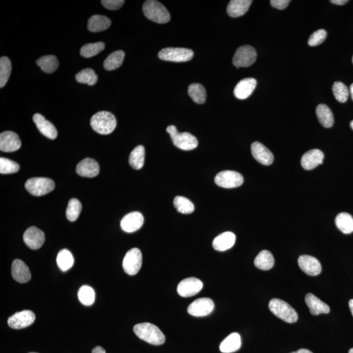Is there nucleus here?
Masks as SVG:
<instances>
[{"instance_id": "obj_4", "label": "nucleus", "mask_w": 353, "mask_h": 353, "mask_svg": "<svg viewBox=\"0 0 353 353\" xmlns=\"http://www.w3.org/2000/svg\"><path fill=\"white\" fill-rule=\"evenodd\" d=\"M271 312L280 319L288 323H295L299 319L297 311L284 300L273 299L269 303Z\"/></svg>"}, {"instance_id": "obj_13", "label": "nucleus", "mask_w": 353, "mask_h": 353, "mask_svg": "<svg viewBox=\"0 0 353 353\" xmlns=\"http://www.w3.org/2000/svg\"><path fill=\"white\" fill-rule=\"evenodd\" d=\"M203 282L195 277H189L183 279L179 283L178 292L181 297L188 298L193 297L200 292L203 288Z\"/></svg>"}, {"instance_id": "obj_40", "label": "nucleus", "mask_w": 353, "mask_h": 353, "mask_svg": "<svg viewBox=\"0 0 353 353\" xmlns=\"http://www.w3.org/2000/svg\"><path fill=\"white\" fill-rule=\"evenodd\" d=\"M76 79L77 82L87 84L89 86H93L98 81V76L94 71L90 68L81 70L76 74Z\"/></svg>"}, {"instance_id": "obj_5", "label": "nucleus", "mask_w": 353, "mask_h": 353, "mask_svg": "<svg viewBox=\"0 0 353 353\" xmlns=\"http://www.w3.org/2000/svg\"><path fill=\"white\" fill-rule=\"evenodd\" d=\"M166 131L170 136L174 145L179 149L183 151H191L198 147L197 138L189 132L180 133L173 125L167 127Z\"/></svg>"}, {"instance_id": "obj_35", "label": "nucleus", "mask_w": 353, "mask_h": 353, "mask_svg": "<svg viewBox=\"0 0 353 353\" xmlns=\"http://www.w3.org/2000/svg\"><path fill=\"white\" fill-rule=\"evenodd\" d=\"M188 93L194 102L198 104H203L206 102V90L199 83H193L189 86Z\"/></svg>"}, {"instance_id": "obj_34", "label": "nucleus", "mask_w": 353, "mask_h": 353, "mask_svg": "<svg viewBox=\"0 0 353 353\" xmlns=\"http://www.w3.org/2000/svg\"><path fill=\"white\" fill-rule=\"evenodd\" d=\"M145 148L143 145H138L130 153L129 163L132 168L138 170L142 168L145 162Z\"/></svg>"}, {"instance_id": "obj_25", "label": "nucleus", "mask_w": 353, "mask_h": 353, "mask_svg": "<svg viewBox=\"0 0 353 353\" xmlns=\"http://www.w3.org/2000/svg\"><path fill=\"white\" fill-rule=\"evenodd\" d=\"M253 3L251 0H231L227 7L229 17L237 18L246 14Z\"/></svg>"}, {"instance_id": "obj_39", "label": "nucleus", "mask_w": 353, "mask_h": 353, "mask_svg": "<svg viewBox=\"0 0 353 353\" xmlns=\"http://www.w3.org/2000/svg\"><path fill=\"white\" fill-rule=\"evenodd\" d=\"M174 206L177 211L183 214H191L194 211L193 203L188 198L183 196H176L173 200Z\"/></svg>"}, {"instance_id": "obj_27", "label": "nucleus", "mask_w": 353, "mask_h": 353, "mask_svg": "<svg viewBox=\"0 0 353 353\" xmlns=\"http://www.w3.org/2000/svg\"><path fill=\"white\" fill-rule=\"evenodd\" d=\"M242 346L241 336L238 333H231L221 342L220 351L223 353H231L237 351Z\"/></svg>"}, {"instance_id": "obj_16", "label": "nucleus", "mask_w": 353, "mask_h": 353, "mask_svg": "<svg viewBox=\"0 0 353 353\" xmlns=\"http://www.w3.org/2000/svg\"><path fill=\"white\" fill-rule=\"evenodd\" d=\"M21 147V141L16 133L12 131L2 132L0 135V150L6 153L17 151Z\"/></svg>"}, {"instance_id": "obj_18", "label": "nucleus", "mask_w": 353, "mask_h": 353, "mask_svg": "<svg viewBox=\"0 0 353 353\" xmlns=\"http://www.w3.org/2000/svg\"><path fill=\"white\" fill-rule=\"evenodd\" d=\"M251 149L253 157L260 164L264 165H270L272 164L274 160L273 154L262 143L256 141L252 143Z\"/></svg>"}, {"instance_id": "obj_30", "label": "nucleus", "mask_w": 353, "mask_h": 353, "mask_svg": "<svg viewBox=\"0 0 353 353\" xmlns=\"http://www.w3.org/2000/svg\"><path fill=\"white\" fill-rule=\"evenodd\" d=\"M254 263L260 270H269L274 266V258L270 251L263 250L255 258Z\"/></svg>"}, {"instance_id": "obj_3", "label": "nucleus", "mask_w": 353, "mask_h": 353, "mask_svg": "<svg viewBox=\"0 0 353 353\" xmlns=\"http://www.w3.org/2000/svg\"><path fill=\"white\" fill-rule=\"evenodd\" d=\"M143 12L150 21L158 24H165L170 21V14L162 4L155 0H148L143 4Z\"/></svg>"}, {"instance_id": "obj_14", "label": "nucleus", "mask_w": 353, "mask_h": 353, "mask_svg": "<svg viewBox=\"0 0 353 353\" xmlns=\"http://www.w3.org/2000/svg\"><path fill=\"white\" fill-rule=\"evenodd\" d=\"M23 240L29 248L33 250H37L40 249L45 243V233L37 227H30L24 232Z\"/></svg>"}, {"instance_id": "obj_52", "label": "nucleus", "mask_w": 353, "mask_h": 353, "mask_svg": "<svg viewBox=\"0 0 353 353\" xmlns=\"http://www.w3.org/2000/svg\"><path fill=\"white\" fill-rule=\"evenodd\" d=\"M350 94H351V97L353 100V83L350 86Z\"/></svg>"}, {"instance_id": "obj_26", "label": "nucleus", "mask_w": 353, "mask_h": 353, "mask_svg": "<svg viewBox=\"0 0 353 353\" xmlns=\"http://www.w3.org/2000/svg\"><path fill=\"white\" fill-rule=\"evenodd\" d=\"M236 236L231 231H226L218 235L213 242V248L216 251H225L234 246Z\"/></svg>"}, {"instance_id": "obj_33", "label": "nucleus", "mask_w": 353, "mask_h": 353, "mask_svg": "<svg viewBox=\"0 0 353 353\" xmlns=\"http://www.w3.org/2000/svg\"><path fill=\"white\" fill-rule=\"evenodd\" d=\"M125 54L123 50H116L110 54L103 63V67L107 71L118 69L123 65Z\"/></svg>"}, {"instance_id": "obj_6", "label": "nucleus", "mask_w": 353, "mask_h": 353, "mask_svg": "<svg viewBox=\"0 0 353 353\" xmlns=\"http://www.w3.org/2000/svg\"><path fill=\"white\" fill-rule=\"evenodd\" d=\"M55 183L51 179L34 178L25 183V188L29 193L35 196H41L50 193L54 190Z\"/></svg>"}, {"instance_id": "obj_8", "label": "nucleus", "mask_w": 353, "mask_h": 353, "mask_svg": "<svg viewBox=\"0 0 353 353\" xmlns=\"http://www.w3.org/2000/svg\"><path fill=\"white\" fill-rule=\"evenodd\" d=\"M257 52L249 45L242 46L236 50L233 57V64L236 68H247L253 65L257 60Z\"/></svg>"}, {"instance_id": "obj_36", "label": "nucleus", "mask_w": 353, "mask_h": 353, "mask_svg": "<svg viewBox=\"0 0 353 353\" xmlns=\"http://www.w3.org/2000/svg\"><path fill=\"white\" fill-rule=\"evenodd\" d=\"M57 264L62 271L69 270L74 264V259L72 254L68 249H63L60 251L56 258Z\"/></svg>"}, {"instance_id": "obj_17", "label": "nucleus", "mask_w": 353, "mask_h": 353, "mask_svg": "<svg viewBox=\"0 0 353 353\" xmlns=\"http://www.w3.org/2000/svg\"><path fill=\"white\" fill-rule=\"evenodd\" d=\"M300 269L311 276H317L321 272L322 267L319 260L310 255H302L298 260Z\"/></svg>"}, {"instance_id": "obj_41", "label": "nucleus", "mask_w": 353, "mask_h": 353, "mask_svg": "<svg viewBox=\"0 0 353 353\" xmlns=\"http://www.w3.org/2000/svg\"><path fill=\"white\" fill-rule=\"evenodd\" d=\"M82 210V205L80 201L76 198H72L68 202L67 209H66V217L71 222H74L78 218Z\"/></svg>"}, {"instance_id": "obj_2", "label": "nucleus", "mask_w": 353, "mask_h": 353, "mask_svg": "<svg viewBox=\"0 0 353 353\" xmlns=\"http://www.w3.org/2000/svg\"><path fill=\"white\" fill-rule=\"evenodd\" d=\"M116 124L115 116L108 111L96 112L90 119L92 129L102 135L111 134L116 129Z\"/></svg>"}, {"instance_id": "obj_15", "label": "nucleus", "mask_w": 353, "mask_h": 353, "mask_svg": "<svg viewBox=\"0 0 353 353\" xmlns=\"http://www.w3.org/2000/svg\"><path fill=\"white\" fill-rule=\"evenodd\" d=\"M144 223V217L140 212H131L123 218L121 222V228L128 233L138 230Z\"/></svg>"}, {"instance_id": "obj_1", "label": "nucleus", "mask_w": 353, "mask_h": 353, "mask_svg": "<svg viewBox=\"0 0 353 353\" xmlns=\"http://www.w3.org/2000/svg\"><path fill=\"white\" fill-rule=\"evenodd\" d=\"M134 332L137 336L154 345H162L165 337L162 331L154 324L149 323L137 324L134 326Z\"/></svg>"}, {"instance_id": "obj_38", "label": "nucleus", "mask_w": 353, "mask_h": 353, "mask_svg": "<svg viewBox=\"0 0 353 353\" xmlns=\"http://www.w3.org/2000/svg\"><path fill=\"white\" fill-rule=\"evenodd\" d=\"M105 48V44L103 42H97L94 43H88L83 45L81 48L80 53L81 56L85 58H91L96 56Z\"/></svg>"}, {"instance_id": "obj_43", "label": "nucleus", "mask_w": 353, "mask_h": 353, "mask_svg": "<svg viewBox=\"0 0 353 353\" xmlns=\"http://www.w3.org/2000/svg\"><path fill=\"white\" fill-rule=\"evenodd\" d=\"M332 92L335 99L341 103L345 102L347 100L348 95H349V90H348L347 86L340 81H337L334 83L332 87Z\"/></svg>"}, {"instance_id": "obj_23", "label": "nucleus", "mask_w": 353, "mask_h": 353, "mask_svg": "<svg viewBox=\"0 0 353 353\" xmlns=\"http://www.w3.org/2000/svg\"><path fill=\"white\" fill-rule=\"evenodd\" d=\"M305 300L311 314L313 315L328 314L330 312V307L312 293H308L306 296Z\"/></svg>"}, {"instance_id": "obj_51", "label": "nucleus", "mask_w": 353, "mask_h": 353, "mask_svg": "<svg viewBox=\"0 0 353 353\" xmlns=\"http://www.w3.org/2000/svg\"><path fill=\"white\" fill-rule=\"evenodd\" d=\"M348 306H349L350 312H351L353 316V299L349 300V302H348Z\"/></svg>"}, {"instance_id": "obj_54", "label": "nucleus", "mask_w": 353, "mask_h": 353, "mask_svg": "<svg viewBox=\"0 0 353 353\" xmlns=\"http://www.w3.org/2000/svg\"><path fill=\"white\" fill-rule=\"evenodd\" d=\"M348 353H353V348H350V349L348 350Z\"/></svg>"}, {"instance_id": "obj_46", "label": "nucleus", "mask_w": 353, "mask_h": 353, "mask_svg": "<svg viewBox=\"0 0 353 353\" xmlns=\"http://www.w3.org/2000/svg\"><path fill=\"white\" fill-rule=\"evenodd\" d=\"M123 0H102L101 4L109 10H118L125 4Z\"/></svg>"}, {"instance_id": "obj_22", "label": "nucleus", "mask_w": 353, "mask_h": 353, "mask_svg": "<svg viewBox=\"0 0 353 353\" xmlns=\"http://www.w3.org/2000/svg\"><path fill=\"white\" fill-rule=\"evenodd\" d=\"M257 84V80L252 77L243 79L236 86L233 93L238 99L245 100L252 94Z\"/></svg>"}, {"instance_id": "obj_24", "label": "nucleus", "mask_w": 353, "mask_h": 353, "mask_svg": "<svg viewBox=\"0 0 353 353\" xmlns=\"http://www.w3.org/2000/svg\"><path fill=\"white\" fill-rule=\"evenodd\" d=\"M12 274L13 279L20 283H26L31 279L29 268L21 260L15 259L13 262Z\"/></svg>"}, {"instance_id": "obj_47", "label": "nucleus", "mask_w": 353, "mask_h": 353, "mask_svg": "<svg viewBox=\"0 0 353 353\" xmlns=\"http://www.w3.org/2000/svg\"><path fill=\"white\" fill-rule=\"evenodd\" d=\"M290 2V0H271L270 4L273 8L282 10H284Z\"/></svg>"}, {"instance_id": "obj_28", "label": "nucleus", "mask_w": 353, "mask_h": 353, "mask_svg": "<svg viewBox=\"0 0 353 353\" xmlns=\"http://www.w3.org/2000/svg\"><path fill=\"white\" fill-rule=\"evenodd\" d=\"M111 21L103 15H96L90 18L88 22V29L92 32H100L108 29Z\"/></svg>"}, {"instance_id": "obj_20", "label": "nucleus", "mask_w": 353, "mask_h": 353, "mask_svg": "<svg viewBox=\"0 0 353 353\" xmlns=\"http://www.w3.org/2000/svg\"><path fill=\"white\" fill-rule=\"evenodd\" d=\"M324 153L319 149H312L302 156L301 164L306 170H312L323 163Z\"/></svg>"}, {"instance_id": "obj_49", "label": "nucleus", "mask_w": 353, "mask_h": 353, "mask_svg": "<svg viewBox=\"0 0 353 353\" xmlns=\"http://www.w3.org/2000/svg\"><path fill=\"white\" fill-rule=\"evenodd\" d=\"M92 353H106L104 348L100 347V346H97L95 347L93 350H92Z\"/></svg>"}, {"instance_id": "obj_29", "label": "nucleus", "mask_w": 353, "mask_h": 353, "mask_svg": "<svg viewBox=\"0 0 353 353\" xmlns=\"http://www.w3.org/2000/svg\"><path fill=\"white\" fill-rule=\"evenodd\" d=\"M316 114L318 120L324 128L329 129L334 125V115L327 105L325 104L318 105L316 109Z\"/></svg>"}, {"instance_id": "obj_11", "label": "nucleus", "mask_w": 353, "mask_h": 353, "mask_svg": "<svg viewBox=\"0 0 353 353\" xmlns=\"http://www.w3.org/2000/svg\"><path fill=\"white\" fill-rule=\"evenodd\" d=\"M214 308L213 300L209 298H200L190 304L187 311L194 317H205L210 314Z\"/></svg>"}, {"instance_id": "obj_19", "label": "nucleus", "mask_w": 353, "mask_h": 353, "mask_svg": "<svg viewBox=\"0 0 353 353\" xmlns=\"http://www.w3.org/2000/svg\"><path fill=\"white\" fill-rule=\"evenodd\" d=\"M77 173L84 178H94L100 173V165L94 159H83L76 167Z\"/></svg>"}, {"instance_id": "obj_48", "label": "nucleus", "mask_w": 353, "mask_h": 353, "mask_svg": "<svg viewBox=\"0 0 353 353\" xmlns=\"http://www.w3.org/2000/svg\"><path fill=\"white\" fill-rule=\"evenodd\" d=\"M348 2V1H347V0H331L330 1L331 3L338 6L345 5V4H347Z\"/></svg>"}, {"instance_id": "obj_12", "label": "nucleus", "mask_w": 353, "mask_h": 353, "mask_svg": "<svg viewBox=\"0 0 353 353\" xmlns=\"http://www.w3.org/2000/svg\"><path fill=\"white\" fill-rule=\"evenodd\" d=\"M35 315L30 310H24L17 312L8 319L9 326L13 329H23L28 327L34 323Z\"/></svg>"}, {"instance_id": "obj_45", "label": "nucleus", "mask_w": 353, "mask_h": 353, "mask_svg": "<svg viewBox=\"0 0 353 353\" xmlns=\"http://www.w3.org/2000/svg\"><path fill=\"white\" fill-rule=\"evenodd\" d=\"M326 36H327V33L326 30L320 29L315 31L309 39L308 45L312 47L321 45L325 40Z\"/></svg>"}, {"instance_id": "obj_44", "label": "nucleus", "mask_w": 353, "mask_h": 353, "mask_svg": "<svg viewBox=\"0 0 353 353\" xmlns=\"http://www.w3.org/2000/svg\"><path fill=\"white\" fill-rule=\"evenodd\" d=\"M19 169V164L14 161L4 157L0 158V173L2 174L17 173Z\"/></svg>"}, {"instance_id": "obj_7", "label": "nucleus", "mask_w": 353, "mask_h": 353, "mask_svg": "<svg viewBox=\"0 0 353 353\" xmlns=\"http://www.w3.org/2000/svg\"><path fill=\"white\" fill-rule=\"evenodd\" d=\"M193 56V50L185 48H165L158 53L159 58L173 63H185L191 61Z\"/></svg>"}, {"instance_id": "obj_50", "label": "nucleus", "mask_w": 353, "mask_h": 353, "mask_svg": "<svg viewBox=\"0 0 353 353\" xmlns=\"http://www.w3.org/2000/svg\"><path fill=\"white\" fill-rule=\"evenodd\" d=\"M290 353H313V352L309 349H306V348H301V349L298 350H297V351L292 352Z\"/></svg>"}, {"instance_id": "obj_21", "label": "nucleus", "mask_w": 353, "mask_h": 353, "mask_svg": "<svg viewBox=\"0 0 353 353\" xmlns=\"http://www.w3.org/2000/svg\"><path fill=\"white\" fill-rule=\"evenodd\" d=\"M33 121L36 125L37 129L43 136L47 137L50 140H55L57 136H58V132H57L56 128L50 121L46 120V119L42 114H35L33 116Z\"/></svg>"}, {"instance_id": "obj_56", "label": "nucleus", "mask_w": 353, "mask_h": 353, "mask_svg": "<svg viewBox=\"0 0 353 353\" xmlns=\"http://www.w3.org/2000/svg\"><path fill=\"white\" fill-rule=\"evenodd\" d=\"M352 63H353V57H352Z\"/></svg>"}, {"instance_id": "obj_10", "label": "nucleus", "mask_w": 353, "mask_h": 353, "mask_svg": "<svg viewBox=\"0 0 353 353\" xmlns=\"http://www.w3.org/2000/svg\"><path fill=\"white\" fill-rule=\"evenodd\" d=\"M142 265V254L138 248L130 249L124 258L123 267L125 272L130 275L137 274Z\"/></svg>"}, {"instance_id": "obj_31", "label": "nucleus", "mask_w": 353, "mask_h": 353, "mask_svg": "<svg viewBox=\"0 0 353 353\" xmlns=\"http://www.w3.org/2000/svg\"><path fill=\"white\" fill-rule=\"evenodd\" d=\"M337 228L345 234L353 232V218L347 213H340L335 220Z\"/></svg>"}, {"instance_id": "obj_53", "label": "nucleus", "mask_w": 353, "mask_h": 353, "mask_svg": "<svg viewBox=\"0 0 353 353\" xmlns=\"http://www.w3.org/2000/svg\"><path fill=\"white\" fill-rule=\"evenodd\" d=\"M350 127H351V129L353 130V121H351V122H350Z\"/></svg>"}, {"instance_id": "obj_37", "label": "nucleus", "mask_w": 353, "mask_h": 353, "mask_svg": "<svg viewBox=\"0 0 353 353\" xmlns=\"http://www.w3.org/2000/svg\"><path fill=\"white\" fill-rule=\"evenodd\" d=\"M12 66L10 58L2 56L0 58V88L5 87L10 79Z\"/></svg>"}, {"instance_id": "obj_55", "label": "nucleus", "mask_w": 353, "mask_h": 353, "mask_svg": "<svg viewBox=\"0 0 353 353\" xmlns=\"http://www.w3.org/2000/svg\"><path fill=\"white\" fill-rule=\"evenodd\" d=\"M29 353H37V352H29Z\"/></svg>"}, {"instance_id": "obj_32", "label": "nucleus", "mask_w": 353, "mask_h": 353, "mask_svg": "<svg viewBox=\"0 0 353 353\" xmlns=\"http://www.w3.org/2000/svg\"><path fill=\"white\" fill-rule=\"evenodd\" d=\"M36 64L43 72L47 74H52L56 72L59 66L58 59L53 55H47L41 57L37 60Z\"/></svg>"}, {"instance_id": "obj_9", "label": "nucleus", "mask_w": 353, "mask_h": 353, "mask_svg": "<svg viewBox=\"0 0 353 353\" xmlns=\"http://www.w3.org/2000/svg\"><path fill=\"white\" fill-rule=\"evenodd\" d=\"M244 181L241 173L231 170L220 171L215 178L216 185L224 189H233L241 186Z\"/></svg>"}, {"instance_id": "obj_42", "label": "nucleus", "mask_w": 353, "mask_h": 353, "mask_svg": "<svg viewBox=\"0 0 353 353\" xmlns=\"http://www.w3.org/2000/svg\"><path fill=\"white\" fill-rule=\"evenodd\" d=\"M95 297L96 295H95L94 289L89 286L84 285L79 290V300L83 305L87 306L92 305L95 301Z\"/></svg>"}]
</instances>
